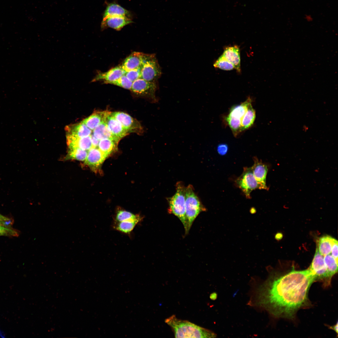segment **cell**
Listing matches in <instances>:
<instances>
[{"label": "cell", "instance_id": "d4e9b609", "mask_svg": "<svg viewBox=\"0 0 338 338\" xmlns=\"http://www.w3.org/2000/svg\"><path fill=\"white\" fill-rule=\"evenodd\" d=\"M333 238L330 236L325 235L320 237L318 240L317 248L323 256L331 253Z\"/></svg>", "mask_w": 338, "mask_h": 338}, {"label": "cell", "instance_id": "ffe728a7", "mask_svg": "<svg viewBox=\"0 0 338 338\" xmlns=\"http://www.w3.org/2000/svg\"><path fill=\"white\" fill-rule=\"evenodd\" d=\"M67 134L77 137L82 138L91 135V130L82 122L66 128Z\"/></svg>", "mask_w": 338, "mask_h": 338}, {"label": "cell", "instance_id": "3957f363", "mask_svg": "<svg viewBox=\"0 0 338 338\" xmlns=\"http://www.w3.org/2000/svg\"><path fill=\"white\" fill-rule=\"evenodd\" d=\"M176 192L172 197L168 198V212L176 216L182 223L187 234V227L185 214V188L183 183L178 182L176 184Z\"/></svg>", "mask_w": 338, "mask_h": 338}, {"label": "cell", "instance_id": "8fae6325", "mask_svg": "<svg viewBox=\"0 0 338 338\" xmlns=\"http://www.w3.org/2000/svg\"><path fill=\"white\" fill-rule=\"evenodd\" d=\"M131 18L125 16H114L102 20L101 27L102 30L110 28L120 30L125 26L133 23Z\"/></svg>", "mask_w": 338, "mask_h": 338}, {"label": "cell", "instance_id": "83f0119b", "mask_svg": "<svg viewBox=\"0 0 338 338\" xmlns=\"http://www.w3.org/2000/svg\"><path fill=\"white\" fill-rule=\"evenodd\" d=\"M324 256V260L330 276H333L337 272L338 260L330 254Z\"/></svg>", "mask_w": 338, "mask_h": 338}, {"label": "cell", "instance_id": "9c48e42d", "mask_svg": "<svg viewBox=\"0 0 338 338\" xmlns=\"http://www.w3.org/2000/svg\"><path fill=\"white\" fill-rule=\"evenodd\" d=\"M111 115L119 121L128 133L141 134L143 128L140 123L126 113L120 111L111 112Z\"/></svg>", "mask_w": 338, "mask_h": 338}, {"label": "cell", "instance_id": "ab89813d", "mask_svg": "<svg viewBox=\"0 0 338 338\" xmlns=\"http://www.w3.org/2000/svg\"><path fill=\"white\" fill-rule=\"evenodd\" d=\"M7 223V222H2L0 221V225L4 226H5L8 227V226H7L8 225Z\"/></svg>", "mask_w": 338, "mask_h": 338}, {"label": "cell", "instance_id": "484cf974", "mask_svg": "<svg viewBox=\"0 0 338 338\" xmlns=\"http://www.w3.org/2000/svg\"><path fill=\"white\" fill-rule=\"evenodd\" d=\"M93 134L99 140L104 138H109L118 142L119 141L112 135L105 121L101 123L93 130Z\"/></svg>", "mask_w": 338, "mask_h": 338}, {"label": "cell", "instance_id": "5b68a950", "mask_svg": "<svg viewBox=\"0 0 338 338\" xmlns=\"http://www.w3.org/2000/svg\"><path fill=\"white\" fill-rule=\"evenodd\" d=\"M313 276L314 282L322 283L324 287L330 285L332 278L330 275L324 260V256L316 248L313 260L309 268Z\"/></svg>", "mask_w": 338, "mask_h": 338}, {"label": "cell", "instance_id": "cb8c5ba5", "mask_svg": "<svg viewBox=\"0 0 338 338\" xmlns=\"http://www.w3.org/2000/svg\"><path fill=\"white\" fill-rule=\"evenodd\" d=\"M118 143L110 139L104 138L100 140L98 148L107 157L116 150Z\"/></svg>", "mask_w": 338, "mask_h": 338}, {"label": "cell", "instance_id": "4dcf8cb0", "mask_svg": "<svg viewBox=\"0 0 338 338\" xmlns=\"http://www.w3.org/2000/svg\"><path fill=\"white\" fill-rule=\"evenodd\" d=\"M132 83L133 82L130 80L124 74L117 79L109 82L107 84H112L126 89L131 90Z\"/></svg>", "mask_w": 338, "mask_h": 338}, {"label": "cell", "instance_id": "ba28073f", "mask_svg": "<svg viewBox=\"0 0 338 338\" xmlns=\"http://www.w3.org/2000/svg\"><path fill=\"white\" fill-rule=\"evenodd\" d=\"M157 89L155 82H150L139 78L133 82L131 90L135 94L156 101L155 93Z\"/></svg>", "mask_w": 338, "mask_h": 338}, {"label": "cell", "instance_id": "9a60e30c", "mask_svg": "<svg viewBox=\"0 0 338 338\" xmlns=\"http://www.w3.org/2000/svg\"><path fill=\"white\" fill-rule=\"evenodd\" d=\"M67 142L69 149L79 148L89 151L92 147L91 135L82 138L67 134Z\"/></svg>", "mask_w": 338, "mask_h": 338}, {"label": "cell", "instance_id": "74e56055", "mask_svg": "<svg viewBox=\"0 0 338 338\" xmlns=\"http://www.w3.org/2000/svg\"><path fill=\"white\" fill-rule=\"evenodd\" d=\"M329 328L330 329L333 330L335 331V332L337 334L338 333V323H336V324L333 325V326H330Z\"/></svg>", "mask_w": 338, "mask_h": 338}, {"label": "cell", "instance_id": "2e32d148", "mask_svg": "<svg viewBox=\"0 0 338 338\" xmlns=\"http://www.w3.org/2000/svg\"><path fill=\"white\" fill-rule=\"evenodd\" d=\"M144 53L138 52H134L126 57L121 65L125 71L141 67Z\"/></svg>", "mask_w": 338, "mask_h": 338}, {"label": "cell", "instance_id": "52a82bcc", "mask_svg": "<svg viewBox=\"0 0 338 338\" xmlns=\"http://www.w3.org/2000/svg\"><path fill=\"white\" fill-rule=\"evenodd\" d=\"M235 183L248 199L251 198L250 194L253 190L259 189L251 167H244L242 174L236 179Z\"/></svg>", "mask_w": 338, "mask_h": 338}, {"label": "cell", "instance_id": "8992f818", "mask_svg": "<svg viewBox=\"0 0 338 338\" xmlns=\"http://www.w3.org/2000/svg\"><path fill=\"white\" fill-rule=\"evenodd\" d=\"M161 73V68L155 55L153 54H144L141 66L140 78L156 82Z\"/></svg>", "mask_w": 338, "mask_h": 338}, {"label": "cell", "instance_id": "7c38bea8", "mask_svg": "<svg viewBox=\"0 0 338 338\" xmlns=\"http://www.w3.org/2000/svg\"><path fill=\"white\" fill-rule=\"evenodd\" d=\"M125 71L121 66L119 65L105 72H98L91 80V82L103 81L105 84L114 81L124 75Z\"/></svg>", "mask_w": 338, "mask_h": 338}, {"label": "cell", "instance_id": "4fadbf2b", "mask_svg": "<svg viewBox=\"0 0 338 338\" xmlns=\"http://www.w3.org/2000/svg\"><path fill=\"white\" fill-rule=\"evenodd\" d=\"M106 158L98 147H92L88 152L85 163L93 170L96 171Z\"/></svg>", "mask_w": 338, "mask_h": 338}, {"label": "cell", "instance_id": "e575fe53", "mask_svg": "<svg viewBox=\"0 0 338 338\" xmlns=\"http://www.w3.org/2000/svg\"><path fill=\"white\" fill-rule=\"evenodd\" d=\"M228 147L225 144H221L218 145L217 148L218 153L221 155H224L227 152Z\"/></svg>", "mask_w": 338, "mask_h": 338}, {"label": "cell", "instance_id": "d590c367", "mask_svg": "<svg viewBox=\"0 0 338 338\" xmlns=\"http://www.w3.org/2000/svg\"><path fill=\"white\" fill-rule=\"evenodd\" d=\"M91 141L92 147H98L100 140L93 134L91 135Z\"/></svg>", "mask_w": 338, "mask_h": 338}, {"label": "cell", "instance_id": "f546056e", "mask_svg": "<svg viewBox=\"0 0 338 338\" xmlns=\"http://www.w3.org/2000/svg\"><path fill=\"white\" fill-rule=\"evenodd\" d=\"M214 66L222 70H230L234 69L232 63L222 55L213 64Z\"/></svg>", "mask_w": 338, "mask_h": 338}, {"label": "cell", "instance_id": "8d00e7d4", "mask_svg": "<svg viewBox=\"0 0 338 338\" xmlns=\"http://www.w3.org/2000/svg\"><path fill=\"white\" fill-rule=\"evenodd\" d=\"M10 219L0 214V221L8 222L10 221Z\"/></svg>", "mask_w": 338, "mask_h": 338}, {"label": "cell", "instance_id": "30bf717a", "mask_svg": "<svg viewBox=\"0 0 338 338\" xmlns=\"http://www.w3.org/2000/svg\"><path fill=\"white\" fill-rule=\"evenodd\" d=\"M253 160L254 164L251 167L253 175L259 184V189L268 190L266 178L268 166L257 157H254Z\"/></svg>", "mask_w": 338, "mask_h": 338}, {"label": "cell", "instance_id": "5bb4252c", "mask_svg": "<svg viewBox=\"0 0 338 338\" xmlns=\"http://www.w3.org/2000/svg\"><path fill=\"white\" fill-rule=\"evenodd\" d=\"M110 114L106 118L105 122L112 135L120 141L129 133L120 123Z\"/></svg>", "mask_w": 338, "mask_h": 338}, {"label": "cell", "instance_id": "1f68e13d", "mask_svg": "<svg viewBox=\"0 0 338 338\" xmlns=\"http://www.w3.org/2000/svg\"><path fill=\"white\" fill-rule=\"evenodd\" d=\"M124 74L130 80L133 82L140 78L141 67L125 72Z\"/></svg>", "mask_w": 338, "mask_h": 338}, {"label": "cell", "instance_id": "4316f807", "mask_svg": "<svg viewBox=\"0 0 338 338\" xmlns=\"http://www.w3.org/2000/svg\"><path fill=\"white\" fill-rule=\"evenodd\" d=\"M255 117V111L253 108L251 103L249 105L242 119L241 131H242L250 127L253 124Z\"/></svg>", "mask_w": 338, "mask_h": 338}, {"label": "cell", "instance_id": "44dd1931", "mask_svg": "<svg viewBox=\"0 0 338 338\" xmlns=\"http://www.w3.org/2000/svg\"><path fill=\"white\" fill-rule=\"evenodd\" d=\"M143 217L139 214H134L122 209H118L113 219V222H119L126 221H137L141 222Z\"/></svg>", "mask_w": 338, "mask_h": 338}, {"label": "cell", "instance_id": "7402d4cb", "mask_svg": "<svg viewBox=\"0 0 338 338\" xmlns=\"http://www.w3.org/2000/svg\"><path fill=\"white\" fill-rule=\"evenodd\" d=\"M252 100L250 98H248L246 101L240 104L232 107L227 116L233 118L237 120L241 121L248 107L251 103Z\"/></svg>", "mask_w": 338, "mask_h": 338}, {"label": "cell", "instance_id": "d6986e66", "mask_svg": "<svg viewBox=\"0 0 338 338\" xmlns=\"http://www.w3.org/2000/svg\"><path fill=\"white\" fill-rule=\"evenodd\" d=\"M233 65L234 69L238 72H240V49L236 45L228 47L224 49L222 54Z\"/></svg>", "mask_w": 338, "mask_h": 338}, {"label": "cell", "instance_id": "f35d334b", "mask_svg": "<svg viewBox=\"0 0 338 338\" xmlns=\"http://www.w3.org/2000/svg\"><path fill=\"white\" fill-rule=\"evenodd\" d=\"M305 19L308 21H311L313 19L312 17L310 15H306L305 16Z\"/></svg>", "mask_w": 338, "mask_h": 338}, {"label": "cell", "instance_id": "7a4b0ae2", "mask_svg": "<svg viewBox=\"0 0 338 338\" xmlns=\"http://www.w3.org/2000/svg\"><path fill=\"white\" fill-rule=\"evenodd\" d=\"M166 323L172 329L176 338H214L217 335L207 329L173 315L166 319Z\"/></svg>", "mask_w": 338, "mask_h": 338}, {"label": "cell", "instance_id": "f1b7e54d", "mask_svg": "<svg viewBox=\"0 0 338 338\" xmlns=\"http://www.w3.org/2000/svg\"><path fill=\"white\" fill-rule=\"evenodd\" d=\"M88 152L87 151L79 148L69 149L68 157L76 160L84 161L87 157Z\"/></svg>", "mask_w": 338, "mask_h": 338}, {"label": "cell", "instance_id": "d6a6232c", "mask_svg": "<svg viewBox=\"0 0 338 338\" xmlns=\"http://www.w3.org/2000/svg\"><path fill=\"white\" fill-rule=\"evenodd\" d=\"M18 235V232L12 228L0 225V236L17 237Z\"/></svg>", "mask_w": 338, "mask_h": 338}, {"label": "cell", "instance_id": "60d3db41", "mask_svg": "<svg viewBox=\"0 0 338 338\" xmlns=\"http://www.w3.org/2000/svg\"><path fill=\"white\" fill-rule=\"evenodd\" d=\"M255 209H254V208H253V209H251V210H250V212H251V213H252V214H253V213H255Z\"/></svg>", "mask_w": 338, "mask_h": 338}, {"label": "cell", "instance_id": "603a6c76", "mask_svg": "<svg viewBox=\"0 0 338 338\" xmlns=\"http://www.w3.org/2000/svg\"><path fill=\"white\" fill-rule=\"evenodd\" d=\"M140 222L137 221H126L113 222V229L123 233L130 236L136 225Z\"/></svg>", "mask_w": 338, "mask_h": 338}, {"label": "cell", "instance_id": "277c9868", "mask_svg": "<svg viewBox=\"0 0 338 338\" xmlns=\"http://www.w3.org/2000/svg\"><path fill=\"white\" fill-rule=\"evenodd\" d=\"M206 210L194 191L193 186L188 185L185 188V214L187 234L192 224L200 213Z\"/></svg>", "mask_w": 338, "mask_h": 338}, {"label": "cell", "instance_id": "6da1fadb", "mask_svg": "<svg viewBox=\"0 0 338 338\" xmlns=\"http://www.w3.org/2000/svg\"><path fill=\"white\" fill-rule=\"evenodd\" d=\"M313 282L309 268H293L281 274L272 273L261 283L254 282L248 305L266 311L275 318L293 320L299 310L310 305L308 294Z\"/></svg>", "mask_w": 338, "mask_h": 338}, {"label": "cell", "instance_id": "e0dca14e", "mask_svg": "<svg viewBox=\"0 0 338 338\" xmlns=\"http://www.w3.org/2000/svg\"><path fill=\"white\" fill-rule=\"evenodd\" d=\"M110 113V112L107 110L95 111L85 118L82 122L93 131L101 123L105 122L106 118Z\"/></svg>", "mask_w": 338, "mask_h": 338}, {"label": "cell", "instance_id": "836d02e7", "mask_svg": "<svg viewBox=\"0 0 338 338\" xmlns=\"http://www.w3.org/2000/svg\"><path fill=\"white\" fill-rule=\"evenodd\" d=\"M338 241L333 238L332 245L331 253L333 257L338 260Z\"/></svg>", "mask_w": 338, "mask_h": 338}, {"label": "cell", "instance_id": "ac0fdd59", "mask_svg": "<svg viewBox=\"0 0 338 338\" xmlns=\"http://www.w3.org/2000/svg\"><path fill=\"white\" fill-rule=\"evenodd\" d=\"M122 16L131 18V13L115 2L107 3L104 12L103 20L111 16Z\"/></svg>", "mask_w": 338, "mask_h": 338}]
</instances>
